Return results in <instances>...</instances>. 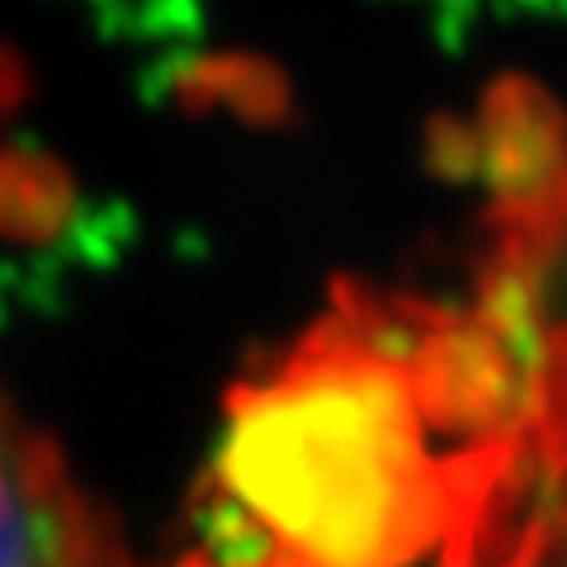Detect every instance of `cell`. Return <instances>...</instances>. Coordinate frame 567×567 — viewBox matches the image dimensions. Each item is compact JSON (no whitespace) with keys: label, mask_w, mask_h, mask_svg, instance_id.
Returning a JSON list of instances; mask_svg holds the SVG:
<instances>
[{"label":"cell","mask_w":567,"mask_h":567,"mask_svg":"<svg viewBox=\"0 0 567 567\" xmlns=\"http://www.w3.org/2000/svg\"><path fill=\"white\" fill-rule=\"evenodd\" d=\"M445 402L416 346L327 322L227 402L223 502L256 567H406L458 502Z\"/></svg>","instance_id":"cell-1"},{"label":"cell","mask_w":567,"mask_h":567,"mask_svg":"<svg viewBox=\"0 0 567 567\" xmlns=\"http://www.w3.org/2000/svg\"><path fill=\"white\" fill-rule=\"evenodd\" d=\"M0 567H123L100 506L0 393Z\"/></svg>","instance_id":"cell-2"},{"label":"cell","mask_w":567,"mask_h":567,"mask_svg":"<svg viewBox=\"0 0 567 567\" xmlns=\"http://www.w3.org/2000/svg\"><path fill=\"white\" fill-rule=\"evenodd\" d=\"M71 199L66 175L43 156H6L0 162V227L39 233L52 227Z\"/></svg>","instance_id":"cell-3"},{"label":"cell","mask_w":567,"mask_h":567,"mask_svg":"<svg viewBox=\"0 0 567 567\" xmlns=\"http://www.w3.org/2000/svg\"><path fill=\"white\" fill-rule=\"evenodd\" d=\"M502 567H567V458H563L558 487L539 502V511L516 535Z\"/></svg>","instance_id":"cell-4"}]
</instances>
